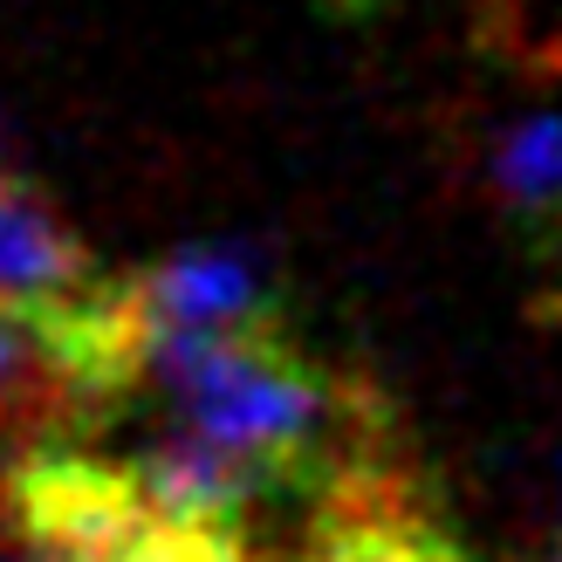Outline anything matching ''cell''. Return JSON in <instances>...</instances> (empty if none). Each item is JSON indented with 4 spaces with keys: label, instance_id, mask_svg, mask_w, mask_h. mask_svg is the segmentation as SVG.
I'll return each mask as SVG.
<instances>
[{
    "label": "cell",
    "instance_id": "6da1fadb",
    "mask_svg": "<svg viewBox=\"0 0 562 562\" xmlns=\"http://www.w3.org/2000/svg\"><path fill=\"white\" fill-rule=\"evenodd\" d=\"M8 508L48 562H268L247 536L186 528L145 494L131 460L42 446L8 473Z\"/></svg>",
    "mask_w": 562,
    "mask_h": 562
},
{
    "label": "cell",
    "instance_id": "7a4b0ae2",
    "mask_svg": "<svg viewBox=\"0 0 562 562\" xmlns=\"http://www.w3.org/2000/svg\"><path fill=\"white\" fill-rule=\"evenodd\" d=\"M295 562H467V549L426 515L412 481L384 460L336 487V501L308 521Z\"/></svg>",
    "mask_w": 562,
    "mask_h": 562
},
{
    "label": "cell",
    "instance_id": "3957f363",
    "mask_svg": "<svg viewBox=\"0 0 562 562\" xmlns=\"http://www.w3.org/2000/svg\"><path fill=\"white\" fill-rule=\"evenodd\" d=\"M97 289H103V274L82 255V240L21 179L0 172V308L55 316V308L90 302Z\"/></svg>",
    "mask_w": 562,
    "mask_h": 562
},
{
    "label": "cell",
    "instance_id": "277c9868",
    "mask_svg": "<svg viewBox=\"0 0 562 562\" xmlns=\"http://www.w3.org/2000/svg\"><path fill=\"white\" fill-rule=\"evenodd\" d=\"M137 295H145L158 336L165 329H247L268 323V281L255 261L227 255V247H192V255H172L165 268L137 274Z\"/></svg>",
    "mask_w": 562,
    "mask_h": 562
}]
</instances>
